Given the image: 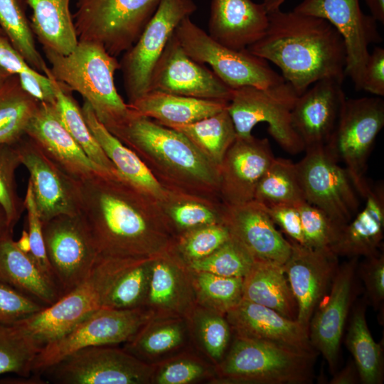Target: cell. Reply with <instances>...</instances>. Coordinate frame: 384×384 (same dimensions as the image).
<instances>
[{
    "mask_svg": "<svg viewBox=\"0 0 384 384\" xmlns=\"http://www.w3.org/2000/svg\"><path fill=\"white\" fill-rule=\"evenodd\" d=\"M316 356L236 336L218 371L220 377L227 383L308 384L314 379Z\"/></svg>",
    "mask_w": 384,
    "mask_h": 384,
    "instance_id": "5b68a950",
    "label": "cell"
},
{
    "mask_svg": "<svg viewBox=\"0 0 384 384\" xmlns=\"http://www.w3.org/2000/svg\"><path fill=\"white\" fill-rule=\"evenodd\" d=\"M41 348L18 325H0V375H30Z\"/></svg>",
    "mask_w": 384,
    "mask_h": 384,
    "instance_id": "b9f144b4",
    "label": "cell"
},
{
    "mask_svg": "<svg viewBox=\"0 0 384 384\" xmlns=\"http://www.w3.org/2000/svg\"><path fill=\"white\" fill-rule=\"evenodd\" d=\"M370 15L382 24L384 23V0H365Z\"/></svg>",
    "mask_w": 384,
    "mask_h": 384,
    "instance_id": "94428289",
    "label": "cell"
},
{
    "mask_svg": "<svg viewBox=\"0 0 384 384\" xmlns=\"http://www.w3.org/2000/svg\"><path fill=\"white\" fill-rule=\"evenodd\" d=\"M254 201L265 206H297L306 201L296 163L274 157L257 186Z\"/></svg>",
    "mask_w": 384,
    "mask_h": 384,
    "instance_id": "74e56055",
    "label": "cell"
},
{
    "mask_svg": "<svg viewBox=\"0 0 384 384\" xmlns=\"http://www.w3.org/2000/svg\"><path fill=\"white\" fill-rule=\"evenodd\" d=\"M0 28L27 63L44 74L48 66L36 48L22 0H0Z\"/></svg>",
    "mask_w": 384,
    "mask_h": 384,
    "instance_id": "ab89813d",
    "label": "cell"
},
{
    "mask_svg": "<svg viewBox=\"0 0 384 384\" xmlns=\"http://www.w3.org/2000/svg\"><path fill=\"white\" fill-rule=\"evenodd\" d=\"M158 203L176 238L202 226L223 223L225 204L218 199L167 189Z\"/></svg>",
    "mask_w": 384,
    "mask_h": 384,
    "instance_id": "d6a6232c",
    "label": "cell"
},
{
    "mask_svg": "<svg viewBox=\"0 0 384 384\" xmlns=\"http://www.w3.org/2000/svg\"><path fill=\"white\" fill-rule=\"evenodd\" d=\"M204 368L191 360H178L164 366L159 372L156 382L159 384H186L203 376Z\"/></svg>",
    "mask_w": 384,
    "mask_h": 384,
    "instance_id": "11a10c76",
    "label": "cell"
},
{
    "mask_svg": "<svg viewBox=\"0 0 384 384\" xmlns=\"http://www.w3.org/2000/svg\"><path fill=\"white\" fill-rule=\"evenodd\" d=\"M50 66L49 71L71 92H78L107 129L124 121L132 110L119 95L114 73L120 69L117 57L100 44L78 41L67 55L43 48Z\"/></svg>",
    "mask_w": 384,
    "mask_h": 384,
    "instance_id": "277c9868",
    "label": "cell"
},
{
    "mask_svg": "<svg viewBox=\"0 0 384 384\" xmlns=\"http://www.w3.org/2000/svg\"><path fill=\"white\" fill-rule=\"evenodd\" d=\"M226 313L227 321L236 336L318 356L311 345L309 330L297 320L287 319L272 309L242 299Z\"/></svg>",
    "mask_w": 384,
    "mask_h": 384,
    "instance_id": "603a6c76",
    "label": "cell"
},
{
    "mask_svg": "<svg viewBox=\"0 0 384 384\" xmlns=\"http://www.w3.org/2000/svg\"><path fill=\"white\" fill-rule=\"evenodd\" d=\"M18 247L23 252L29 254L31 251V243L28 230L23 229L21 237L16 241Z\"/></svg>",
    "mask_w": 384,
    "mask_h": 384,
    "instance_id": "6125c7cd",
    "label": "cell"
},
{
    "mask_svg": "<svg viewBox=\"0 0 384 384\" xmlns=\"http://www.w3.org/2000/svg\"><path fill=\"white\" fill-rule=\"evenodd\" d=\"M26 134L64 172L79 183L98 171H103L88 158L63 126L55 103L39 102Z\"/></svg>",
    "mask_w": 384,
    "mask_h": 384,
    "instance_id": "d4e9b609",
    "label": "cell"
},
{
    "mask_svg": "<svg viewBox=\"0 0 384 384\" xmlns=\"http://www.w3.org/2000/svg\"><path fill=\"white\" fill-rule=\"evenodd\" d=\"M80 214L100 256L156 257L176 240L158 201L118 174L98 171L80 182Z\"/></svg>",
    "mask_w": 384,
    "mask_h": 384,
    "instance_id": "6da1fadb",
    "label": "cell"
},
{
    "mask_svg": "<svg viewBox=\"0 0 384 384\" xmlns=\"http://www.w3.org/2000/svg\"><path fill=\"white\" fill-rule=\"evenodd\" d=\"M228 102L150 90L128 105L134 113L171 128L213 115L226 109Z\"/></svg>",
    "mask_w": 384,
    "mask_h": 384,
    "instance_id": "f1b7e54d",
    "label": "cell"
},
{
    "mask_svg": "<svg viewBox=\"0 0 384 384\" xmlns=\"http://www.w3.org/2000/svg\"><path fill=\"white\" fill-rule=\"evenodd\" d=\"M196 273L199 293L219 311L226 313L242 299L243 278L223 277L204 272Z\"/></svg>",
    "mask_w": 384,
    "mask_h": 384,
    "instance_id": "7dc6e473",
    "label": "cell"
},
{
    "mask_svg": "<svg viewBox=\"0 0 384 384\" xmlns=\"http://www.w3.org/2000/svg\"><path fill=\"white\" fill-rule=\"evenodd\" d=\"M255 260L251 254L231 236L210 255L188 265L195 272H204L223 277L243 278Z\"/></svg>",
    "mask_w": 384,
    "mask_h": 384,
    "instance_id": "7bdbcfd3",
    "label": "cell"
},
{
    "mask_svg": "<svg viewBox=\"0 0 384 384\" xmlns=\"http://www.w3.org/2000/svg\"><path fill=\"white\" fill-rule=\"evenodd\" d=\"M141 330L129 341V348L140 353L150 356L164 353L183 341V329L175 322L161 324L146 331Z\"/></svg>",
    "mask_w": 384,
    "mask_h": 384,
    "instance_id": "c3c4849f",
    "label": "cell"
},
{
    "mask_svg": "<svg viewBox=\"0 0 384 384\" xmlns=\"http://www.w3.org/2000/svg\"><path fill=\"white\" fill-rule=\"evenodd\" d=\"M23 203L24 208L27 212V230L31 243V251L28 255L38 268L55 284L46 255L43 235L42 221L37 211L31 186L28 182Z\"/></svg>",
    "mask_w": 384,
    "mask_h": 384,
    "instance_id": "f907efd6",
    "label": "cell"
},
{
    "mask_svg": "<svg viewBox=\"0 0 384 384\" xmlns=\"http://www.w3.org/2000/svg\"><path fill=\"white\" fill-rule=\"evenodd\" d=\"M150 90L227 102L233 92L212 70L188 56L174 33L153 70Z\"/></svg>",
    "mask_w": 384,
    "mask_h": 384,
    "instance_id": "d6986e66",
    "label": "cell"
},
{
    "mask_svg": "<svg viewBox=\"0 0 384 384\" xmlns=\"http://www.w3.org/2000/svg\"><path fill=\"white\" fill-rule=\"evenodd\" d=\"M362 90L378 97L384 95V49L375 46L369 54L362 80Z\"/></svg>",
    "mask_w": 384,
    "mask_h": 384,
    "instance_id": "9f6ffc18",
    "label": "cell"
},
{
    "mask_svg": "<svg viewBox=\"0 0 384 384\" xmlns=\"http://www.w3.org/2000/svg\"><path fill=\"white\" fill-rule=\"evenodd\" d=\"M305 150L303 159L296 163L305 201L343 226L360 207V195L350 173L324 146Z\"/></svg>",
    "mask_w": 384,
    "mask_h": 384,
    "instance_id": "5bb4252c",
    "label": "cell"
},
{
    "mask_svg": "<svg viewBox=\"0 0 384 384\" xmlns=\"http://www.w3.org/2000/svg\"><path fill=\"white\" fill-rule=\"evenodd\" d=\"M0 30H1V28H0Z\"/></svg>",
    "mask_w": 384,
    "mask_h": 384,
    "instance_id": "003e7915",
    "label": "cell"
},
{
    "mask_svg": "<svg viewBox=\"0 0 384 384\" xmlns=\"http://www.w3.org/2000/svg\"><path fill=\"white\" fill-rule=\"evenodd\" d=\"M223 223L255 260L283 265L289 258L290 241L284 238L262 206L255 201L225 204Z\"/></svg>",
    "mask_w": 384,
    "mask_h": 384,
    "instance_id": "cb8c5ba5",
    "label": "cell"
},
{
    "mask_svg": "<svg viewBox=\"0 0 384 384\" xmlns=\"http://www.w3.org/2000/svg\"><path fill=\"white\" fill-rule=\"evenodd\" d=\"M128 258L98 257L88 276L50 306L15 324L41 347L102 308L111 284Z\"/></svg>",
    "mask_w": 384,
    "mask_h": 384,
    "instance_id": "8992f818",
    "label": "cell"
},
{
    "mask_svg": "<svg viewBox=\"0 0 384 384\" xmlns=\"http://www.w3.org/2000/svg\"><path fill=\"white\" fill-rule=\"evenodd\" d=\"M301 218L304 245L312 249L330 250L343 226L324 210L304 201L297 206Z\"/></svg>",
    "mask_w": 384,
    "mask_h": 384,
    "instance_id": "bcb514c9",
    "label": "cell"
},
{
    "mask_svg": "<svg viewBox=\"0 0 384 384\" xmlns=\"http://www.w3.org/2000/svg\"><path fill=\"white\" fill-rule=\"evenodd\" d=\"M268 25L267 11L252 0H212L208 34L235 50L247 49L260 40Z\"/></svg>",
    "mask_w": 384,
    "mask_h": 384,
    "instance_id": "484cf974",
    "label": "cell"
},
{
    "mask_svg": "<svg viewBox=\"0 0 384 384\" xmlns=\"http://www.w3.org/2000/svg\"><path fill=\"white\" fill-rule=\"evenodd\" d=\"M150 314L142 307L132 309L101 308L61 336L43 345L32 373H40L82 348L129 341L146 324Z\"/></svg>",
    "mask_w": 384,
    "mask_h": 384,
    "instance_id": "30bf717a",
    "label": "cell"
},
{
    "mask_svg": "<svg viewBox=\"0 0 384 384\" xmlns=\"http://www.w3.org/2000/svg\"><path fill=\"white\" fill-rule=\"evenodd\" d=\"M360 196L365 205L344 225L331 250L336 255L348 258L370 257L379 252L384 230V187L367 180Z\"/></svg>",
    "mask_w": 384,
    "mask_h": 384,
    "instance_id": "4316f807",
    "label": "cell"
},
{
    "mask_svg": "<svg viewBox=\"0 0 384 384\" xmlns=\"http://www.w3.org/2000/svg\"><path fill=\"white\" fill-rule=\"evenodd\" d=\"M29 180L42 223L80 213V183L56 165L26 134L14 144Z\"/></svg>",
    "mask_w": 384,
    "mask_h": 384,
    "instance_id": "ac0fdd59",
    "label": "cell"
},
{
    "mask_svg": "<svg viewBox=\"0 0 384 384\" xmlns=\"http://www.w3.org/2000/svg\"><path fill=\"white\" fill-rule=\"evenodd\" d=\"M21 165L14 144L0 145V206L4 210L10 228L14 230L24 208L17 191L16 171Z\"/></svg>",
    "mask_w": 384,
    "mask_h": 384,
    "instance_id": "f6af8a7d",
    "label": "cell"
},
{
    "mask_svg": "<svg viewBox=\"0 0 384 384\" xmlns=\"http://www.w3.org/2000/svg\"><path fill=\"white\" fill-rule=\"evenodd\" d=\"M9 231H14V230L10 228L6 214L0 206V238Z\"/></svg>",
    "mask_w": 384,
    "mask_h": 384,
    "instance_id": "be15d7a7",
    "label": "cell"
},
{
    "mask_svg": "<svg viewBox=\"0 0 384 384\" xmlns=\"http://www.w3.org/2000/svg\"><path fill=\"white\" fill-rule=\"evenodd\" d=\"M384 126V100L380 97L346 99L336 127L324 146L343 162L359 193L366 178L368 156Z\"/></svg>",
    "mask_w": 384,
    "mask_h": 384,
    "instance_id": "8fae6325",
    "label": "cell"
},
{
    "mask_svg": "<svg viewBox=\"0 0 384 384\" xmlns=\"http://www.w3.org/2000/svg\"><path fill=\"white\" fill-rule=\"evenodd\" d=\"M262 207L274 223L279 225L287 235L289 241L304 245L301 218L297 206L275 205Z\"/></svg>",
    "mask_w": 384,
    "mask_h": 384,
    "instance_id": "db71d44e",
    "label": "cell"
},
{
    "mask_svg": "<svg viewBox=\"0 0 384 384\" xmlns=\"http://www.w3.org/2000/svg\"><path fill=\"white\" fill-rule=\"evenodd\" d=\"M366 303V300L358 303L351 312L346 344L357 368L360 383L381 384L384 377L383 346L374 341L368 327Z\"/></svg>",
    "mask_w": 384,
    "mask_h": 384,
    "instance_id": "836d02e7",
    "label": "cell"
},
{
    "mask_svg": "<svg viewBox=\"0 0 384 384\" xmlns=\"http://www.w3.org/2000/svg\"><path fill=\"white\" fill-rule=\"evenodd\" d=\"M298 96L286 81L267 88L243 86L234 89L227 110L237 137H249L255 125L266 122L269 134L284 151L291 154L301 152L304 146L291 117Z\"/></svg>",
    "mask_w": 384,
    "mask_h": 384,
    "instance_id": "9c48e42d",
    "label": "cell"
},
{
    "mask_svg": "<svg viewBox=\"0 0 384 384\" xmlns=\"http://www.w3.org/2000/svg\"><path fill=\"white\" fill-rule=\"evenodd\" d=\"M44 74L51 80L55 95V107L63 126L96 166L105 172L118 174L88 127L82 109L73 97L72 92L52 76L49 66L45 69Z\"/></svg>",
    "mask_w": 384,
    "mask_h": 384,
    "instance_id": "e575fe53",
    "label": "cell"
},
{
    "mask_svg": "<svg viewBox=\"0 0 384 384\" xmlns=\"http://www.w3.org/2000/svg\"><path fill=\"white\" fill-rule=\"evenodd\" d=\"M293 11L324 18L338 31L346 48L345 75L356 90H362L369 46L383 39L377 21L363 12L359 0H303Z\"/></svg>",
    "mask_w": 384,
    "mask_h": 384,
    "instance_id": "2e32d148",
    "label": "cell"
},
{
    "mask_svg": "<svg viewBox=\"0 0 384 384\" xmlns=\"http://www.w3.org/2000/svg\"><path fill=\"white\" fill-rule=\"evenodd\" d=\"M171 128L183 134L218 169L237 137L227 108L193 123Z\"/></svg>",
    "mask_w": 384,
    "mask_h": 384,
    "instance_id": "d590c367",
    "label": "cell"
},
{
    "mask_svg": "<svg viewBox=\"0 0 384 384\" xmlns=\"http://www.w3.org/2000/svg\"><path fill=\"white\" fill-rule=\"evenodd\" d=\"M39 102L11 75L0 88V145L14 144L26 134Z\"/></svg>",
    "mask_w": 384,
    "mask_h": 384,
    "instance_id": "8d00e7d4",
    "label": "cell"
},
{
    "mask_svg": "<svg viewBox=\"0 0 384 384\" xmlns=\"http://www.w3.org/2000/svg\"><path fill=\"white\" fill-rule=\"evenodd\" d=\"M343 82L334 78L318 80L297 98L292 123L304 149L325 146L330 139L346 100Z\"/></svg>",
    "mask_w": 384,
    "mask_h": 384,
    "instance_id": "7402d4cb",
    "label": "cell"
},
{
    "mask_svg": "<svg viewBox=\"0 0 384 384\" xmlns=\"http://www.w3.org/2000/svg\"><path fill=\"white\" fill-rule=\"evenodd\" d=\"M174 33L188 56L201 64H208L233 90L243 86L267 88L285 81L268 61L247 49L235 50L218 43L190 16L179 23Z\"/></svg>",
    "mask_w": 384,
    "mask_h": 384,
    "instance_id": "ba28073f",
    "label": "cell"
},
{
    "mask_svg": "<svg viewBox=\"0 0 384 384\" xmlns=\"http://www.w3.org/2000/svg\"><path fill=\"white\" fill-rule=\"evenodd\" d=\"M274 157L267 138L237 137L219 168L221 201L234 206L253 201L257 186Z\"/></svg>",
    "mask_w": 384,
    "mask_h": 384,
    "instance_id": "ffe728a7",
    "label": "cell"
},
{
    "mask_svg": "<svg viewBox=\"0 0 384 384\" xmlns=\"http://www.w3.org/2000/svg\"><path fill=\"white\" fill-rule=\"evenodd\" d=\"M45 307L30 297L0 282V325H14Z\"/></svg>",
    "mask_w": 384,
    "mask_h": 384,
    "instance_id": "681fc988",
    "label": "cell"
},
{
    "mask_svg": "<svg viewBox=\"0 0 384 384\" xmlns=\"http://www.w3.org/2000/svg\"><path fill=\"white\" fill-rule=\"evenodd\" d=\"M0 282L48 306L62 293L36 265L31 257L22 252L9 231L0 238Z\"/></svg>",
    "mask_w": 384,
    "mask_h": 384,
    "instance_id": "83f0119b",
    "label": "cell"
},
{
    "mask_svg": "<svg viewBox=\"0 0 384 384\" xmlns=\"http://www.w3.org/2000/svg\"><path fill=\"white\" fill-rule=\"evenodd\" d=\"M230 238L223 223L208 225L178 237L174 249L183 261L189 263L210 255Z\"/></svg>",
    "mask_w": 384,
    "mask_h": 384,
    "instance_id": "ee69618b",
    "label": "cell"
},
{
    "mask_svg": "<svg viewBox=\"0 0 384 384\" xmlns=\"http://www.w3.org/2000/svg\"><path fill=\"white\" fill-rule=\"evenodd\" d=\"M48 382L42 378L41 373H33L28 376L6 377L0 380L2 384H45Z\"/></svg>",
    "mask_w": 384,
    "mask_h": 384,
    "instance_id": "91938a15",
    "label": "cell"
},
{
    "mask_svg": "<svg viewBox=\"0 0 384 384\" xmlns=\"http://www.w3.org/2000/svg\"><path fill=\"white\" fill-rule=\"evenodd\" d=\"M358 273L366 289V302L375 310L383 309L384 303V254L380 251L365 257L358 265Z\"/></svg>",
    "mask_w": 384,
    "mask_h": 384,
    "instance_id": "816d5d0a",
    "label": "cell"
},
{
    "mask_svg": "<svg viewBox=\"0 0 384 384\" xmlns=\"http://www.w3.org/2000/svg\"><path fill=\"white\" fill-rule=\"evenodd\" d=\"M267 14L264 35L247 49L277 65L299 96L318 80L343 81L346 48L332 24L320 17L280 8Z\"/></svg>",
    "mask_w": 384,
    "mask_h": 384,
    "instance_id": "7a4b0ae2",
    "label": "cell"
},
{
    "mask_svg": "<svg viewBox=\"0 0 384 384\" xmlns=\"http://www.w3.org/2000/svg\"><path fill=\"white\" fill-rule=\"evenodd\" d=\"M290 242L292 251L282 266L297 304V321L309 330L314 309L338 268V256L330 250L312 249Z\"/></svg>",
    "mask_w": 384,
    "mask_h": 384,
    "instance_id": "44dd1931",
    "label": "cell"
},
{
    "mask_svg": "<svg viewBox=\"0 0 384 384\" xmlns=\"http://www.w3.org/2000/svg\"><path fill=\"white\" fill-rule=\"evenodd\" d=\"M182 259L173 248L153 259L146 300L156 309H170L181 290L179 267Z\"/></svg>",
    "mask_w": 384,
    "mask_h": 384,
    "instance_id": "60d3db41",
    "label": "cell"
},
{
    "mask_svg": "<svg viewBox=\"0 0 384 384\" xmlns=\"http://www.w3.org/2000/svg\"><path fill=\"white\" fill-rule=\"evenodd\" d=\"M0 66L11 75L39 73L33 69L0 30Z\"/></svg>",
    "mask_w": 384,
    "mask_h": 384,
    "instance_id": "6f0895ef",
    "label": "cell"
},
{
    "mask_svg": "<svg viewBox=\"0 0 384 384\" xmlns=\"http://www.w3.org/2000/svg\"><path fill=\"white\" fill-rule=\"evenodd\" d=\"M11 75L0 66V88Z\"/></svg>",
    "mask_w": 384,
    "mask_h": 384,
    "instance_id": "03108f58",
    "label": "cell"
},
{
    "mask_svg": "<svg viewBox=\"0 0 384 384\" xmlns=\"http://www.w3.org/2000/svg\"><path fill=\"white\" fill-rule=\"evenodd\" d=\"M32 10L30 21L34 36L43 48L67 55L77 46L70 0H26Z\"/></svg>",
    "mask_w": 384,
    "mask_h": 384,
    "instance_id": "1f68e13d",
    "label": "cell"
},
{
    "mask_svg": "<svg viewBox=\"0 0 384 384\" xmlns=\"http://www.w3.org/2000/svg\"><path fill=\"white\" fill-rule=\"evenodd\" d=\"M40 373L58 384H140L152 370L132 353L105 345L77 351Z\"/></svg>",
    "mask_w": 384,
    "mask_h": 384,
    "instance_id": "7c38bea8",
    "label": "cell"
},
{
    "mask_svg": "<svg viewBox=\"0 0 384 384\" xmlns=\"http://www.w3.org/2000/svg\"><path fill=\"white\" fill-rule=\"evenodd\" d=\"M161 0H75L73 14L78 41L101 45L117 57L129 49Z\"/></svg>",
    "mask_w": 384,
    "mask_h": 384,
    "instance_id": "52a82bcc",
    "label": "cell"
},
{
    "mask_svg": "<svg viewBox=\"0 0 384 384\" xmlns=\"http://www.w3.org/2000/svg\"><path fill=\"white\" fill-rule=\"evenodd\" d=\"M81 109L88 127L119 176L157 201L163 198L167 189L154 178L139 156L100 122L87 102H84Z\"/></svg>",
    "mask_w": 384,
    "mask_h": 384,
    "instance_id": "f546056e",
    "label": "cell"
},
{
    "mask_svg": "<svg viewBox=\"0 0 384 384\" xmlns=\"http://www.w3.org/2000/svg\"><path fill=\"white\" fill-rule=\"evenodd\" d=\"M284 0H264V4L267 11L280 8Z\"/></svg>",
    "mask_w": 384,
    "mask_h": 384,
    "instance_id": "e7e4bbea",
    "label": "cell"
},
{
    "mask_svg": "<svg viewBox=\"0 0 384 384\" xmlns=\"http://www.w3.org/2000/svg\"><path fill=\"white\" fill-rule=\"evenodd\" d=\"M199 334L208 355L214 360L222 358L230 340V326L219 314H206L199 321Z\"/></svg>",
    "mask_w": 384,
    "mask_h": 384,
    "instance_id": "f5cc1de1",
    "label": "cell"
},
{
    "mask_svg": "<svg viewBox=\"0 0 384 384\" xmlns=\"http://www.w3.org/2000/svg\"><path fill=\"white\" fill-rule=\"evenodd\" d=\"M360 383L359 374L355 363L350 360L343 368L336 371L330 380V384H356Z\"/></svg>",
    "mask_w": 384,
    "mask_h": 384,
    "instance_id": "680465c9",
    "label": "cell"
},
{
    "mask_svg": "<svg viewBox=\"0 0 384 384\" xmlns=\"http://www.w3.org/2000/svg\"><path fill=\"white\" fill-rule=\"evenodd\" d=\"M196 9L193 0L160 1L142 33L119 62L127 103L149 91L151 73L171 36L179 23Z\"/></svg>",
    "mask_w": 384,
    "mask_h": 384,
    "instance_id": "4fadbf2b",
    "label": "cell"
},
{
    "mask_svg": "<svg viewBox=\"0 0 384 384\" xmlns=\"http://www.w3.org/2000/svg\"><path fill=\"white\" fill-rule=\"evenodd\" d=\"M152 258H129L117 274L102 308L132 309L146 301Z\"/></svg>",
    "mask_w": 384,
    "mask_h": 384,
    "instance_id": "f35d334b",
    "label": "cell"
},
{
    "mask_svg": "<svg viewBox=\"0 0 384 384\" xmlns=\"http://www.w3.org/2000/svg\"><path fill=\"white\" fill-rule=\"evenodd\" d=\"M42 229L54 280L64 295L88 276L99 254L80 213L55 216Z\"/></svg>",
    "mask_w": 384,
    "mask_h": 384,
    "instance_id": "9a60e30c",
    "label": "cell"
},
{
    "mask_svg": "<svg viewBox=\"0 0 384 384\" xmlns=\"http://www.w3.org/2000/svg\"><path fill=\"white\" fill-rule=\"evenodd\" d=\"M108 130L139 156L166 189L220 200L219 169L181 132L132 110Z\"/></svg>",
    "mask_w": 384,
    "mask_h": 384,
    "instance_id": "3957f363",
    "label": "cell"
},
{
    "mask_svg": "<svg viewBox=\"0 0 384 384\" xmlns=\"http://www.w3.org/2000/svg\"><path fill=\"white\" fill-rule=\"evenodd\" d=\"M242 299L272 309L287 319L297 320V304L281 265L255 260L243 277Z\"/></svg>",
    "mask_w": 384,
    "mask_h": 384,
    "instance_id": "4dcf8cb0",
    "label": "cell"
},
{
    "mask_svg": "<svg viewBox=\"0 0 384 384\" xmlns=\"http://www.w3.org/2000/svg\"><path fill=\"white\" fill-rule=\"evenodd\" d=\"M358 257H351L338 266L309 321L311 345L322 355L332 375L337 370L343 333L358 292Z\"/></svg>",
    "mask_w": 384,
    "mask_h": 384,
    "instance_id": "e0dca14e",
    "label": "cell"
}]
</instances>
